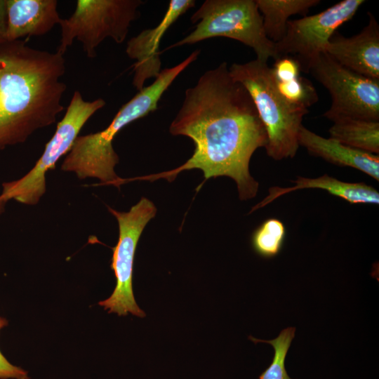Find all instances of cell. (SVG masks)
<instances>
[{
  "mask_svg": "<svg viewBox=\"0 0 379 379\" xmlns=\"http://www.w3.org/2000/svg\"><path fill=\"white\" fill-rule=\"evenodd\" d=\"M169 131L193 140L191 157L171 171L134 180L172 181L182 171L198 168L205 180L232 178L241 200L256 196L259 184L250 174L249 162L256 149L265 147L267 134L248 92L232 78L226 62L186 89Z\"/></svg>",
  "mask_w": 379,
  "mask_h": 379,
  "instance_id": "1",
  "label": "cell"
},
{
  "mask_svg": "<svg viewBox=\"0 0 379 379\" xmlns=\"http://www.w3.org/2000/svg\"><path fill=\"white\" fill-rule=\"evenodd\" d=\"M64 55L25 40L0 43V151L54 124L63 110Z\"/></svg>",
  "mask_w": 379,
  "mask_h": 379,
  "instance_id": "2",
  "label": "cell"
},
{
  "mask_svg": "<svg viewBox=\"0 0 379 379\" xmlns=\"http://www.w3.org/2000/svg\"><path fill=\"white\" fill-rule=\"evenodd\" d=\"M199 54V51H195L179 64L162 69L150 85L121 107L104 130L79 135L66 154L61 170L72 172L81 180L96 178L119 188L121 178L114 171L119 159L112 146L114 138L125 126L156 110L164 92Z\"/></svg>",
  "mask_w": 379,
  "mask_h": 379,
  "instance_id": "3",
  "label": "cell"
},
{
  "mask_svg": "<svg viewBox=\"0 0 379 379\" xmlns=\"http://www.w3.org/2000/svg\"><path fill=\"white\" fill-rule=\"evenodd\" d=\"M232 78L242 84L255 106L267 134V154L276 161L293 158L299 148L298 133L308 109L288 102L279 92L271 68L258 59L234 63Z\"/></svg>",
  "mask_w": 379,
  "mask_h": 379,
  "instance_id": "4",
  "label": "cell"
},
{
  "mask_svg": "<svg viewBox=\"0 0 379 379\" xmlns=\"http://www.w3.org/2000/svg\"><path fill=\"white\" fill-rule=\"evenodd\" d=\"M195 29L169 48L194 44L213 37H227L253 49L258 60L267 62L278 56L275 44L263 29L255 0H206L193 13Z\"/></svg>",
  "mask_w": 379,
  "mask_h": 379,
  "instance_id": "5",
  "label": "cell"
},
{
  "mask_svg": "<svg viewBox=\"0 0 379 379\" xmlns=\"http://www.w3.org/2000/svg\"><path fill=\"white\" fill-rule=\"evenodd\" d=\"M143 4L141 0H77L72 15L59 21L61 39L56 52L64 55L76 39L86 55L94 58L96 48L105 39L123 43Z\"/></svg>",
  "mask_w": 379,
  "mask_h": 379,
  "instance_id": "6",
  "label": "cell"
},
{
  "mask_svg": "<svg viewBox=\"0 0 379 379\" xmlns=\"http://www.w3.org/2000/svg\"><path fill=\"white\" fill-rule=\"evenodd\" d=\"M105 105L102 98L86 101L75 91L63 118L34 167L20 178L3 182L0 196L6 201L13 199L23 204H37L46 190V172L55 168L58 161L69 152L85 124Z\"/></svg>",
  "mask_w": 379,
  "mask_h": 379,
  "instance_id": "7",
  "label": "cell"
},
{
  "mask_svg": "<svg viewBox=\"0 0 379 379\" xmlns=\"http://www.w3.org/2000/svg\"><path fill=\"white\" fill-rule=\"evenodd\" d=\"M305 72L310 73L331 96L324 117L333 123L345 119L379 121V79L343 67L326 52L313 59Z\"/></svg>",
  "mask_w": 379,
  "mask_h": 379,
  "instance_id": "8",
  "label": "cell"
},
{
  "mask_svg": "<svg viewBox=\"0 0 379 379\" xmlns=\"http://www.w3.org/2000/svg\"><path fill=\"white\" fill-rule=\"evenodd\" d=\"M119 225V239L112 248L111 268L116 277V286L112 295L98 302L99 305L119 316L131 313L139 317L145 313L137 305L133 291V272L135 253L141 234L149 221L157 213L154 204L142 197L128 211H118L107 206Z\"/></svg>",
  "mask_w": 379,
  "mask_h": 379,
  "instance_id": "9",
  "label": "cell"
},
{
  "mask_svg": "<svg viewBox=\"0 0 379 379\" xmlns=\"http://www.w3.org/2000/svg\"><path fill=\"white\" fill-rule=\"evenodd\" d=\"M364 2L343 0L319 13L289 20L284 37L274 43L278 58L291 55L299 62L301 71L305 72L309 63L325 52L337 29L350 20Z\"/></svg>",
  "mask_w": 379,
  "mask_h": 379,
  "instance_id": "10",
  "label": "cell"
},
{
  "mask_svg": "<svg viewBox=\"0 0 379 379\" xmlns=\"http://www.w3.org/2000/svg\"><path fill=\"white\" fill-rule=\"evenodd\" d=\"M195 4L194 0H171L161 21L154 28L142 31L126 44L127 55L135 62L133 65V85L139 91L147 79L157 77L161 70L159 44L169 27Z\"/></svg>",
  "mask_w": 379,
  "mask_h": 379,
  "instance_id": "11",
  "label": "cell"
},
{
  "mask_svg": "<svg viewBox=\"0 0 379 379\" xmlns=\"http://www.w3.org/2000/svg\"><path fill=\"white\" fill-rule=\"evenodd\" d=\"M368 25L357 34L345 37L335 32L325 52L343 67L379 79V25L368 12Z\"/></svg>",
  "mask_w": 379,
  "mask_h": 379,
  "instance_id": "12",
  "label": "cell"
},
{
  "mask_svg": "<svg viewBox=\"0 0 379 379\" xmlns=\"http://www.w3.org/2000/svg\"><path fill=\"white\" fill-rule=\"evenodd\" d=\"M57 6V0H6V41L49 32L61 19Z\"/></svg>",
  "mask_w": 379,
  "mask_h": 379,
  "instance_id": "13",
  "label": "cell"
},
{
  "mask_svg": "<svg viewBox=\"0 0 379 379\" xmlns=\"http://www.w3.org/2000/svg\"><path fill=\"white\" fill-rule=\"evenodd\" d=\"M298 143L311 155L339 166L355 168L379 180L378 155L350 147L332 138H324L302 125L298 133Z\"/></svg>",
  "mask_w": 379,
  "mask_h": 379,
  "instance_id": "14",
  "label": "cell"
},
{
  "mask_svg": "<svg viewBox=\"0 0 379 379\" xmlns=\"http://www.w3.org/2000/svg\"><path fill=\"white\" fill-rule=\"evenodd\" d=\"M291 187H272L268 194L251 210V213L262 208L278 197L301 189H321L332 195L340 197L351 204H378L379 193L373 187L364 182H347L324 174L320 177L310 178L298 176L292 181Z\"/></svg>",
  "mask_w": 379,
  "mask_h": 379,
  "instance_id": "15",
  "label": "cell"
},
{
  "mask_svg": "<svg viewBox=\"0 0 379 379\" xmlns=\"http://www.w3.org/2000/svg\"><path fill=\"white\" fill-rule=\"evenodd\" d=\"M262 18L263 29L274 43L285 36L288 18L296 14L305 15L319 0H255Z\"/></svg>",
  "mask_w": 379,
  "mask_h": 379,
  "instance_id": "16",
  "label": "cell"
},
{
  "mask_svg": "<svg viewBox=\"0 0 379 379\" xmlns=\"http://www.w3.org/2000/svg\"><path fill=\"white\" fill-rule=\"evenodd\" d=\"M330 138L350 147L378 155L379 121L345 119L333 122Z\"/></svg>",
  "mask_w": 379,
  "mask_h": 379,
  "instance_id": "17",
  "label": "cell"
},
{
  "mask_svg": "<svg viewBox=\"0 0 379 379\" xmlns=\"http://www.w3.org/2000/svg\"><path fill=\"white\" fill-rule=\"evenodd\" d=\"M286 234V227L281 220L269 218L254 231L251 237L252 247L262 258L275 257L282 249Z\"/></svg>",
  "mask_w": 379,
  "mask_h": 379,
  "instance_id": "18",
  "label": "cell"
},
{
  "mask_svg": "<svg viewBox=\"0 0 379 379\" xmlns=\"http://www.w3.org/2000/svg\"><path fill=\"white\" fill-rule=\"evenodd\" d=\"M295 333V327H288L282 330L279 335L273 340H263L251 337L249 338L255 343L263 342L269 343L274 350L271 364L260 374L259 379H292L288 376L286 371L285 359L292 340L294 338Z\"/></svg>",
  "mask_w": 379,
  "mask_h": 379,
  "instance_id": "19",
  "label": "cell"
},
{
  "mask_svg": "<svg viewBox=\"0 0 379 379\" xmlns=\"http://www.w3.org/2000/svg\"><path fill=\"white\" fill-rule=\"evenodd\" d=\"M274 81L280 94L288 102L295 105L308 109V107L318 100L316 89L312 83L305 77L299 76L286 81H278L275 79Z\"/></svg>",
  "mask_w": 379,
  "mask_h": 379,
  "instance_id": "20",
  "label": "cell"
},
{
  "mask_svg": "<svg viewBox=\"0 0 379 379\" xmlns=\"http://www.w3.org/2000/svg\"><path fill=\"white\" fill-rule=\"evenodd\" d=\"M270 68L273 77L278 81H286L300 76V65L298 60L291 55L279 56Z\"/></svg>",
  "mask_w": 379,
  "mask_h": 379,
  "instance_id": "21",
  "label": "cell"
},
{
  "mask_svg": "<svg viewBox=\"0 0 379 379\" xmlns=\"http://www.w3.org/2000/svg\"><path fill=\"white\" fill-rule=\"evenodd\" d=\"M0 379H29L27 372L10 363L0 351Z\"/></svg>",
  "mask_w": 379,
  "mask_h": 379,
  "instance_id": "22",
  "label": "cell"
},
{
  "mask_svg": "<svg viewBox=\"0 0 379 379\" xmlns=\"http://www.w3.org/2000/svg\"><path fill=\"white\" fill-rule=\"evenodd\" d=\"M6 41V0H0V43Z\"/></svg>",
  "mask_w": 379,
  "mask_h": 379,
  "instance_id": "23",
  "label": "cell"
},
{
  "mask_svg": "<svg viewBox=\"0 0 379 379\" xmlns=\"http://www.w3.org/2000/svg\"><path fill=\"white\" fill-rule=\"evenodd\" d=\"M8 201H6V200H4L1 196H0V214H1L4 210H5V207H6V204Z\"/></svg>",
  "mask_w": 379,
  "mask_h": 379,
  "instance_id": "24",
  "label": "cell"
},
{
  "mask_svg": "<svg viewBox=\"0 0 379 379\" xmlns=\"http://www.w3.org/2000/svg\"><path fill=\"white\" fill-rule=\"evenodd\" d=\"M8 321L1 317H0V330L8 325Z\"/></svg>",
  "mask_w": 379,
  "mask_h": 379,
  "instance_id": "25",
  "label": "cell"
}]
</instances>
